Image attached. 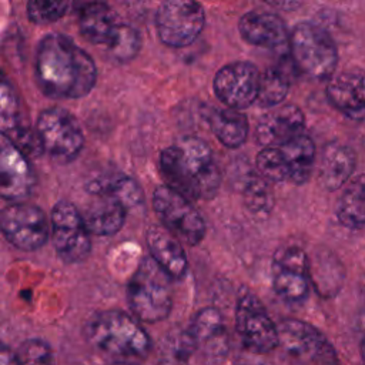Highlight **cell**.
Returning <instances> with one entry per match:
<instances>
[{"instance_id":"32","label":"cell","mask_w":365,"mask_h":365,"mask_svg":"<svg viewBox=\"0 0 365 365\" xmlns=\"http://www.w3.org/2000/svg\"><path fill=\"white\" fill-rule=\"evenodd\" d=\"M107 50L114 60L123 63L128 61L134 58L140 50V36L131 26L121 23L115 41Z\"/></svg>"},{"instance_id":"35","label":"cell","mask_w":365,"mask_h":365,"mask_svg":"<svg viewBox=\"0 0 365 365\" xmlns=\"http://www.w3.org/2000/svg\"><path fill=\"white\" fill-rule=\"evenodd\" d=\"M267 4L277 10H284V11H291L298 9L305 0H264Z\"/></svg>"},{"instance_id":"4","label":"cell","mask_w":365,"mask_h":365,"mask_svg":"<svg viewBox=\"0 0 365 365\" xmlns=\"http://www.w3.org/2000/svg\"><path fill=\"white\" fill-rule=\"evenodd\" d=\"M171 277L151 257L141 259L127 285L133 315L143 322H160L173 308Z\"/></svg>"},{"instance_id":"11","label":"cell","mask_w":365,"mask_h":365,"mask_svg":"<svg viewBox=\"0 0 365 365\" xmlns=\"http://www.w3.org/2000/svg\"><path fill=\"white\" fill-rule=\"evenodd\" d=\"M235 328L242 344L254 354H267L279 345L278 325L251 292L242 294L237 302Z\"/></svg>"},{"instance_id":"28","label":"cell","mask_w":365,"mask_h":365,"mask_svg":"<svg viewBox=\"0 0 365 365\" xmlns=\"http://www.w3.org/2000/svg\"><path fill=\"white\" fill-rule=\"evenodd\" d=\"M87 191L91 195H113L121 200L127 207L141 201V190L131 177L123 174H111L94 178L88 182Z\"/></svg>"},{"instance_id":"7","label":"cell","mask_w":365,"mask_h":365,"mask_svg":"<svg viewBox=\"0 0 365 365\" xmlns=\"http://www.w3.org/2000/svg\"><path fill=\"white\" fill-rule=\"evenodd\" d=\"M153 208L161 224L188 245H197L205 235V221L190 198L171 188L158 185L153 192Z\"/></svg>"},{"instance_id":"24","label":"cell","mask_w":365,"mask_h":365,"mask_svg":"<svg viewBox=\"0 0 365 365\" xmlns=\"http://www.w3.org/2000/svg\"><path fill=\"white\" fill-rule=\"evenodd\" d=\"M208 123L217 140L228 148H238L248 137V120L237 108L212 110L208 115Z\"/></svg>"},{"instance_id":"25","label":"cell","mask_w":365,"mask_h":365,"mask_svg":"<svg viewBox=\"0 0 365 365\" xmlns=\"http://www.w3.org/2000/svg\"><path fill=\"white\" fill-rule=\"evenodd\" d=\"M288 168V181L304 184L312 173L315 163V145L305 133L279 145Z\"/></svg>"},{"instance_id":"21","label":"cell","mask_w":365,"mask_h":365,"mask_svg":"<svg viewBox=\"0 0 365 365\" xmlns=\"http://www.w3.org/2000/svg\"><path fill=\"white\" fill-rule=\"evenodd\" d=\"M329 103L351 120L365 118V76L341 73L331 77L327 86Z\"/></svg>"},{"instance_id":"29","label":"cell","mask_w":365,"mask_h":365,"mask_svg":"<svg viewBox=\"0 0 365 365\" xmlns=\"http://www.w3.org/2000/svg\"><path fill=\"white\" fill-rule=\"evenodd\" d=\"M289 90V77L285 68L275 66L267 68L261 74V83H259V91L257 101L261 107L272 108L279 106Z\"/></svg>"},{"instance_id":"3","label":"cell","mask_w":365,"mask_h":365,"mask_svg":"<svg viewBox=\"0 0 365 365\" xmlns=\"http://www.w3.org/2000/svg\"><path fill=\"white\" fill-rule=\"evenodd\" d=\"M134 315L117 309L94 314L86 324L88 342L113 356L137 358L150 349V338Z\"/></svg>"},{"instance_id":"33","label":"cell","mask_w":365,"mask_h":365,"mask_svg":"<svg viewBox=\"0 0 365 365\" xmlns=\"http://www.w3.org/2000/svg\"><path fill=\"white\" fill-rule=\"evenodd\" d=\"M16 352L19 365H54L51 348L41 339H27Z\"/></svg>"},{"instance_id":"34","label":"cell","mask_w":365,"mask_h":365,"mask_svg":"<svg viewBox=\"0 0 365 365\" xmlns=\"http://www.w3.org/2000/svg\"><path fill=\"white\" fill-rule=\"evenodd\" d=\"M244 198L252 212H268L272 208V194L265 178H251L245 185Z\"/></svg>"},{"instance_id":"37","label":"cell","mask_w":365,"mask_h":365,"mask_svg":"<svg viewBox=\"0 0 365 365\" xmlns=\"http://www.w3.org/2000/svg\"><path fill=\"white\" fill-rule=\"evenodd\" d=\"M361 354H362V358H364V361H365V336H364V339H362V342H361Z\"/></svg>"},{"instance_id":"10","label":"cell","mask_w":365,"mask_h":365,"mask_svg":"<svg viewBox=\"0 0 365 365\" xmlns=\"http://www.w3.org/2000/svg\"><path fill=\"white\" fill-rule=\"evenodd\" d=\"M0 225L4 238L23 251L41 248L48 237V222L43 210L24 201H16L4 207Z\"/></svg>"},{"instance_id":"9","label":"cell","mask_w":365,"mask_h":365,"mask_svg":"<svg viewBox=\"0 0 365 365\" xmlns=\"http://www.w3.org/2000/svg\"><path fill=\"white\" fill-rule=\"evenodd\" d=\"M53 244L58 257L68 264L87 258L91 250L90 231L78 208L66 200L54 204L51 210Z\"/></svg>"},{"instance_id":"6","label":"cell","mask_w":365,"mask_h":365,"mask_svg":"<svg viewBox=\"0 0 365 365\" xmlns=\"http://www.w3.org/2000/svg\"><path fill=\"white\" fill-rule=\"evenodd\" d=\"M43 151L54 161H73L84 145V134L77 118L66 108L50 107L40 113L36 124Z\"/></svg>"},{"instance_id":"18","label":"cell","mask_w":365,"mask_h":365,"mask_svg":"<svg viewBox=\"0 0 365 365\" xmlns=\"http://www.w3.org/2000/svg\"><path fill=\"white\" fill-rule=\"evenodd\" d=\"M74 4L78 13L81 36L96 46L111 47L118 36L121 23L117 21L108 4L104 0H74Z\"/></svg>"},{"instance_id":"5","label":"cell","mask_w":365,"mask_h":365,"mask_svg":"<svg viewBox=\"0 0 365 365\" xmlns=\"http://www.w3.org/2000/svg\"><path fill=\"white\" fill-rule=\"evenodd\" d=\"M289 54L295 67L315 80L332 77L336 67V47L331 36L312 23H299L289 34Z\"/></svg>"},{"instance_id":"22","label":"cell","mask_w":365,"mask_h":365,"mask_svg":"<svg viewBox=\"0 0 365 365\" xmlns=\"http://www.w3.org/2000/svg\"><path fill=\"white\" fill-rule=\"evenodd\" d=\"M355 165L356 157L351 147L341 143H329L324 147L319 160V184L328 191L341 188L349 181Z\"/></svg>"},{"instance_id":"14","label":"cell","mask_w":365,"mask_h":365,"mask_svg":"<svg viewBox=\"0 0 365 365\" xmlns=\"http://www.w3.org/2000/svg\"><path fill=\"white\" fill-rule=\"evenodd\" d=\"M261 74L250 61H232L222 66L214 77L217 98L230 108L242 110L258 98Z\"/></svg>"},{"instance_id":"27","label":"cell","mask_w":365,"mask_h":365,"mask_svg":"<svg viewBox=\"0 0 365 365\" xmlns=\"http://www.w3.org/2000/svg\"><path fill=\"white\" fill-rule=\"evenodd\" d=\"M188 336L194 345L212 349L225 348V329L224 321L217 308L207 307L198 311L192 319Z\"/></svg>"},{"instance_id":"12","label":"cell","mask_w":365,"mask_h":365,"mask_svg":"<svg viewBox=\"0 0 365 365\" xmlns=\"http://www.w3.org/2000/svg\"><path fill=\"white\" fill-rule=\"evenodd\" d=\"M311 269L305 251L298 245L278 248L272 258V287L287 302H302L309 294Z\"/></svg>"},{"instance_id":"26","label":"cell","mask_w":365,"mask_h":365,"mask_svg":"<svg viewBox=\"0 0 365 365\" xmlns=\"http://www.w3.org/2000/svg\"><path fill=\"white\" fill-rule=\"evenodd\" d=\"M336 217L346 228H365V174L349 181L338 201Z\"/></svg>"},{"instance_id":"31","label":"cell","mask_w":365,"mask_h":365,"mask_svg":"<svg viewBox=\"0 0 365 365\" xmlns=\"http://www.w3.org/2000/svg\"><path fill=\"white\" fill-rule=\"evenodd\" d=\"M73 0H29L27 17L34 24H50L66 16Z\"/></svg>"},{"instance_id":"30","label":"cell","mask_w":365,"mask_h":365,"mask_svg":"<svg viewBox=\"0 0 365 365\" xmlns=\"http://www.w3.org/2000/svg\"><path fill=\"white\" fill-rule=\"evenodd\" d=\"M255 164L258 173L267 181H288V168L279 145L262 147L255 158Z\"/></svg>"},{"instance_id":"1","label":"cell","mask_w":365,"mask_h":365,"mask_svg":"<svg viewBox=\"0 0 365 365\" xmlns=\"http://www.w3.org/2000/svg\"><path fill=\"white\" fill-rule=\"evenodd\" d=\"M34 76L41 93L54 100L87 96L97 80L94 60L70 37L44 36L36 50Z\"/></svg>"},{"instance_id":"8","label":"cell","mask_w":365,"mask_h":365,"mask_svg":"<svg viewBox=\"0 0 365 365\" xmlns=\"http://www.w3.org/2000/svg\"><path fill=\"white\" fill-rule=\"evenodd\" d=\"M205 26V13L197 0H164L155 14L160 40L170 47L192 44Z\"/></svg>"},{"instance_id":"19","label":"cell","mask_w":365,"mask_h":365,"mask_svg":"<svg viewBox=\"0 0 365 365\" xmlns=\"http://www.w3.org/2000/svg\"><path fill=\"white\" fill-rule=\"evenodd\" d=\"M241 37L251 46L279 48L289 46V33L284 20L274 13L248 11L238 21Z\"/></svg>"},{"instance_id":"2","label":"cell","mask_w":365,"mask_h":365,"mask_svg":"<svg viewBox=\"0 0 365 365\" xmlns=\"http://www.w3.org/2000/svg\"><path fill=\"white\" fill-rule=\"evenodd\" d=\"M160 171L167 185L190 200H211L221 174L210 145L198 137H184L160 154Z\"/></svg>"},{"instance_id":"15","label":"cell","mask_w":365,"mask_h":365,"mask_svg":"<svg viewBox=\"0 0 365 365\" xmlns=\"http://www.w3.org/2000/svg\"><path fill=\"white\" fill-rule=\"evenodd\" d=\"M0 128L26 155H38L43 151L37 131L31 130L13 87L4 80L0 91Z\"/></svg>"},{"instance_id":"38","label":"cell","mask_w":365,"mask_h":365,"mask_svg":"<svg viewBox=\"0 0 365 365\" xmlns=\"http://www.w3.org/2000/svg\"><path fill=\"white\" fill-rule=\"evenodd\" d=\"M114 365H134V364H130V362H123V361H121V362H115Z\"/></svg>"},{"instance_id":"16","label":"cell","mask_w":365,"mask_h":365,"mask_svg":"<svg viewBox=\"0 0 365 365\" xmlns=\"http://www.w3.org/2000/svg\"><path fill=\"white\" fill-rule=\"evenodd\" d=\"M0 192L4 200L23 201L34 187V174L29 164L27 155L1 135L0 144Z\"/></svg>"},{"instance_id":"13","label":"cell","mask_w":365,"mask_h":365,"mask_svg":"<svg viewBox=\"0 0 365 365\" xmlns=\"http://www.w3.org/2000/svg\"><path fill=\"white\" fill-rule=\"evenodd\" d=\"M282 349L295 359L318 365H338L336 354L327 338L311 324L299 319H284L278 325Z\"/></svg>"},{"instance_id":"17","label":"cell","mask_w":365,"mask_h":365,"mask_svg":"<svg viewBox=\"0 0 365 365\" xmlns=\"http://www.w3.org/2000/svg\"><path fill=\"white\" fill-rule=\"evenodd\" d=\"M305 117L294 104H279L262 115L255 127V140L262 147L282 145L304 134Z\"/></svg>"},{"instance_id":"36","label":"cell","mask_w":365,"mask_h":365,"mask_svg":"<svg viewBox=\"0 0 365 365\" xmlns=\"http://www.w3.org/2000/svg\"><path fill=\"white\" fill-rule=\"evenodd\" d=\"M0 365H19L17 352L11 351V348L4 345L1 348V354H0Z\"/></svg>"},{"instance_id":"23","label":"cell","mask_w":365,"mask_h":365,"mask_svg":"<svg viewBox=\"0 0 365 365\" xmlns=\"http://www.w3.org/2000/svg\"><path fill=\"white\" fill-rule=\"evenodd\" d=\"M81 212L84 222L91 234L113 235L121 230L125 222L127 205L113 195H94Z\"/></svg>"},{"instance_id":"20","label":"cell","mask_w":365,"mask_h":365,"mask_svg":"<svg viewBox=\"0 0 365 365\" xmlns=\"http://www.w3.org/2000/svg\"><path fill=\"white\" fill-rule=\"evenodd\" d=\"M150 257L168 272L171 278L180 279L185 275L188 261L181 240L164 225H150L145 232Z\"/></svg>"}]
</instances>
